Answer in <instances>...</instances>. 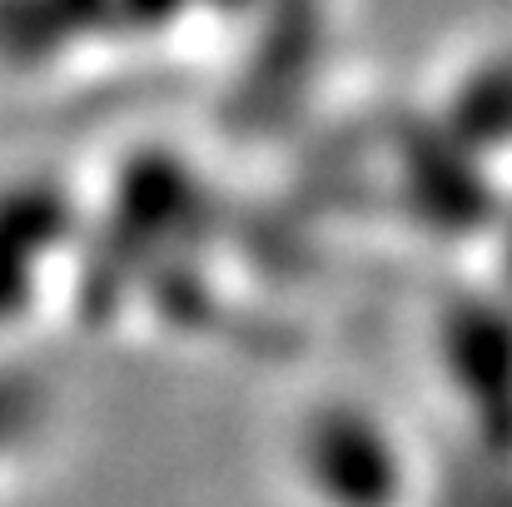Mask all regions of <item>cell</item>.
Returning a JSON list of instances; mask_svg holds the SVG:
<instances>
[{
	"label": "cell",
	"mask_w": 512,
	"mask_h": 507,
	"mask_svg": "<svg viewBox=\"0 0 512 507\" xmlns=\"http://www.w3.org/2000/svg\"><path fill=\"white\" fill-rule=\"evenodd\" d=\"M40 393L25 378L0 373V503H10L15 483H25L30 458L40 448Z\"/></svg>",
	"instance_id": "obj_1"
}]
</instances>
